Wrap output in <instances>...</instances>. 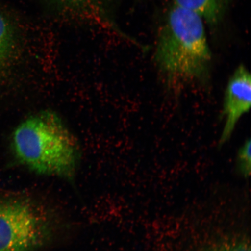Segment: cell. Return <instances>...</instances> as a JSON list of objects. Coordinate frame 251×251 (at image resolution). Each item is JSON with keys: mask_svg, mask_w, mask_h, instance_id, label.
Masks as SVG:
<instances>
[{"mask_svg": "<svg viewBox=\"0 0 251 251\" xmlns=\"http://www.w3.org/2000/svg\"><path fill=\"white\" fill-rule=\"evenodd\" d=\"M204 21L177 6L171 9L157 40L155 61L159 70L175 82L202 81L212 62Z\"/></svg>", "mask_w": 251, "mask_h": 251, "instance_id": "cell-2", "label": "cell"}, {"mask_svg": "<svg viewBox=\"0 0 251 251\" xmlns=\"http://www.w3.org/2000/svg\"><path fill=\"white\" fill-rule=\"evenodd\" d=\"M12 146L19 162L38 174L74 176L79 158L76 138L51 111L30 116L16 128Z\"/></svg>", "mask_w": 251, "mask_h": 251, "instance_id": "cell-1", "label": "cell"}, {"mask_svg": "<svg viewBox=\"0 0 251 251\" xmlns=\"http://www.w3.org/2000/svg\"><path fill=\"white\" fill-rule=\"evenodd\" d=\"M17 44V33L13 21L0 9V67L13 55Z\"/></svg>", "mask_w": 251, "mask_h": 251, "instance_id": "cell-6", "label": "cell"}, {"mask_svg": "<svg viewBox=\"0 0 251 251\" xmlns=\"http://www.w3.org/2000/svg\"><path fill=\"white\" fill-rule=\"evenodd\" d=\"M231 0H174L175 5L193 12L215 26L224 18Z\"/></svg>", "mask_w": 251, "mask_h": 251, "instance_id": "cell-5", "label": "cell"}, {"mask_svg": "<svg viewBox=\"0 0 251 251\" xmlns=\"http://www.w3.org/2000/svg\"><path fill=\"white\" fill-rule=\"evenodd\" d=\"M51 231V219L36 203L23 199L0 200V251H34Z\"/></svg>", "mask_w": 251, "mask_h": 251, "instance_id": "cell-3", "label": "cell"}, {"mask_svg": "<svg viewBox=\"0 0 251 251\" xmlns=\"http://www.w3.org/2000/svg\"><path fill=\"white\" fill-rule=\"evenodd\" d=\"M209 251H251V250L249 242L245 240H239L219 244Z\"/></svg>", "mask_w": 251, "mask_h": 251, "instance_id": "cell-9", "label": "cell"}, {"mask_svg": "<svg viewBox=\"0 0 251 251\" xmlns=\"http://www.w3.org/2000/svg\"><path fill=\"white\" fill-rule=\"evenodd\" d=\"M238 167L245 177H249L251 173V140L245 141L238 152Z\"/></svg>", "mask_w": 251, "mask_h": 251, "instance_id": "cell-8", "label": "cell"}, {"mask_svg": "<svg viewBox=\"0 0 251 251\" xmlns=\"http://www.w3.org/2000/svg\"><path fill=\"white\" fill-rule=\"evenodd\" d=\"M56 7L75 14H87L99 12L108 0H50Z\"/></svg>", "mask_w": 251, "mask_h": 251, "instance_id": "cell-7", "label": "cell"}, {"mask_svg": "<svg viewBox=\"0 0 251 251\" xmlns=\"http://www.w3.org/2000/svg\"><path fill=\"white\" fill-rule=\"evenodd\" d=\"M251 104V78L244 65L238 66L228 80L224 102L225 125L219 145L230 139L235 126Z\"/></svg>", "mask_w": 251, "mask_h": 251, "instance_id": "cell-4", "label": "cell"}]
</instances>
